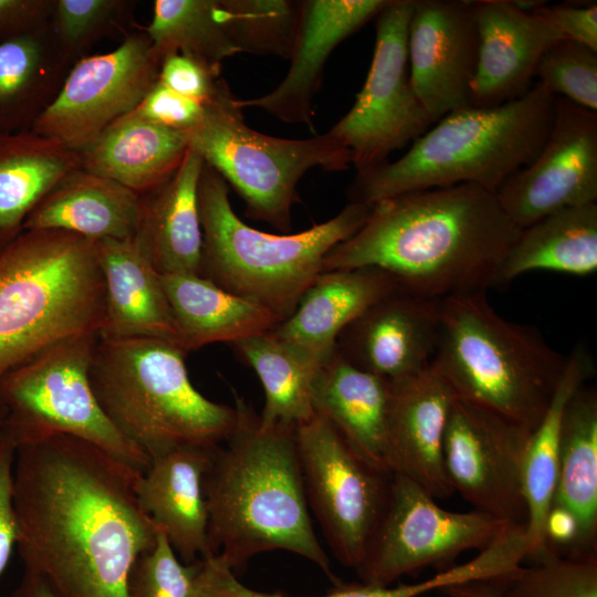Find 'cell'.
Returning <instances> with one entry per match:
<instances>
[{"mask_svg": "<svg viewBox=\"0 0 597 597\" xmlns=\"http://www.w3.org/2000/svg\"><path fill=\"white\" fill-rule=\"evenodd\" d=\"M158 81L202 105L214 102L230 91L221 77V70L179 53L166 55L161 60Z\"/></svg>", "mask_w": 597, "mask_h": 597, "instance_id": "cell-43", "label": "cell"}, {"mask_svg": "<svg viewBox=\"0 0 597 597\" xmlns=\"http://www.w3.org/2000/svg\"><path fill=\"white\" fill-rule=\"evenodd\" d=\"M310 511L335 558L356 569L386 511L391 474L367 462L323 415L295 426Z\"/></svg>", "mask_w": 597, "mask_h": 597, "instance_id": "cell-11", "label": "cell"}, {"mask_svg": "<svg viewBox=\"0 0 597 597\" xmlns=\"http://www.w3.org/2000/svg\"><path fill=\"white\" fill-rule=\"evenodd\" d=\"M567 363L530 325L502 317L486 292L449 296L430 368L455 398L490 409L533 431Z\"/></svg>", "mask_w": 597, "mask_h": 597, "instance_id": "cell-5", "label": "cell"}, {"mask_svg": "<svg viewBox=\"0 0 597 597\" xmlns=\"http://www.w3.org/2000/svg\"><path fill=\"white\" fill-rule=\"evenodd\" d=\"M199 597H290L281 593L261 591L245 586L234 572L216 556L197 561ZM313 597H387L384 586L366 583L338 584L329 593Z\"/></svg>", "mask_w": 597, "mask_h": 597, "instance_id": "cell-42", "label": "cell"}, {"mask_svg": "<svg viewBox=\"0 0 597 597\" xmlns=\"http://www.w3.org/2000/svg\"><path fill=\"white\" fill-rule=\"evenodd\" d=\"M512 525L476 510H446L418 483L394 473L386 511L355 570L362 583L390 586L427 567L449 568L460 554L486 548Z\"/></svg>", "mask_w": 597, "mask_h": 597, "instance_id": "cell-12", "label": "cell"}, {"mask_svg": "<svg viewBox=\"0 0 597 597\" xmlns=\"http://www.w3.org/2000/svg\"><path fill=\"white\" fill-rule=\"evenodd\" d=\"M73 65L50 25L0 42V133L31 130Z\"/></svg>", "mask_w": 597, "mask_h": 597, "instance_id": "cell-30", "label": "cell"}, {"mask_svg": "<svg viewBox=\"0 0 597 597\" xmlns=\"http://www.w3.org/2000/svg\"><path fill=\"white\" fill-rule=\"evenodd\" d=\"M197 561L184 563L158 530L155 543L135 562L127 597H199Z\"/></svg>", "mask_w": 597, "mask_h": 597, "instance_id": "cell-41", "label": "cell"}, {"mask_svg": "<svg viewBox=\"0 0 597 597\" xmlns=\"http://www.w3.org/2000/svg\"><path fill=\"white\" fill-rule=\"evenodd\" d=\"M186 353L146 337H98L91 366L93 392L114 427L149 459L178 448L211 450L231 433L235 407L191 384Z\"/></svg>", "mask_w": 597, "mask_h": 597, "instance_id": "cell-7", "label": "cell"}, {"mask_svg": "<svg viewBox=\"0 0 597 597\" xmlns=\"http://www.w3.org/2000/svg\"><path fill=\"white\" fill-rule=\"evenodd\" d=\"M105 287L100 337H146L179 346L178 329L160 274L136 234L95 241Z\"/></svg>", "mask_w": 597, "mask_h": 597, "instance_id": "cell-22", "label": "cell"}, {"mask_svg": "<svg viewBox=\"0 0 597 597\" xmlns=\"http://www.w3.org/2000/svg\"><path fill=\"white\" fill-rule=\"evenodd\" d=\"M555 101L535 82L524 96L509 103L453 111L397 160L356 174L347 189L348 202L375 205L407 192L461 184L496 193L544 146Z\"/></svg>", "mask_w": 597, "mask_h": 597, "instance_id": "cell-4", "label": "cell"}, {"mask_svg": "<svg viewBox=\"0 0 597 597\" xmlns=\"http://www.w3.org/2000/svg\"><path fill=\"white\" fill-rule=\"evenodd\" d=\"M593 371L590 355L583 345H577L567 356L565 370L546 412L531 433L524 464V494L527 507V558L533 561L548 549L545 522L558 474L563 412L572 395L586 384Z\"/></svg>", "mask_w": 597, "mask_h": 597, "instance_id": "cell-34", "label": "cell"}, {"mask_svg": "<svg viewBox=\"0 0 597 597\" xmlns=\"http://www.w3.org/2000/svg\"><path fill=\"white\" fill-rule=\"evenodd\" d=\"M302 1L218 0V14L239 53L289 60L296 39Z\"/></svg>", "mask_w": 597, "mask_h": 597, "instance_id": "cell-37", "label": "cell"}, {"mask_svg": "<svg viewBox=\"0 0 597 597\" xmlns=\"http://www.w3.org/2000/svg\"><path fill=\"white\" fill-rule=\"evenodd\" d=\"M535 77L555 97L597 112V52L559 39L542 55Z\"/></svg>", "mask_w": 597, "mask_h": 597, "instance_id": "cell-40", "label": "cell"}, {"mask_svg": "<svg viewBox=\"0 0 597 597\" xmlns=\"http://www.w3.org/2000/svg\"><path fill=\"white\" fill-rule=\"evenodd\" d=\"M6 409L4 407L0 404V433L2 432L3 430V426H4V421H6Z\"/></svg>", "mask_w": 597, "mask_h": 597, "instance_id": "cell-50", "label": "cell"}, {"mask_svg": "<svg viewBox=\"0 0 597 597\" xmlns=\"http://www.w3.org/2000/svg\"><path fill=\"white\" fill-rule=\"evenodd\" d=\"M440 593L446 597H501L495 578L452 585L440 590Z\"/></svg>", "mask_w": 597, "mask_h": 597, "instance_id": "cell-48", "label": "cell"}, {"mask_svg": "<svg viewBox=\"0 0 597 597\" xmlns=\"http://www.w3.org/2000/svg\"><path fill=\"white\" fill-rule=\"evenodd\" d=\"M156 56L179 53L221 70L239 53L218 14V0H156L150 22L143 27Z\"/></svg>", "mask_w": 597, "mask_h": 597, "instance_id": "cell-36", "label": "cell"}, {"mask_svg": "<svg viewBox=\"0 0 597 597\" xmlns=\"http://www.w3.org/2000/svg\"><path fill=\"white\" fill-rule=\"evenodd\" d=\"M556 30L563 39L597 52V4H547L533 12Z\"/></svg>", "mask_w": 597, "mask_h": 597, "instance_id": "cell-45", "label": "cell"}, {"mask_svg": "<svg viewBox=\"0 0 597 597\" xmlns=\"http://www.w3.org/2000/svg\"><path fill=\"white\" fill-rule=\"evenodd\" d=\"M11 597H55L48 585L39 577L23 573Z\"/></svg>", "mask_w": 597, "mask_h": 597, "instance_id": "cell-49", "label": "cell"}, {"mask_svg": "<svg viewBox=\"0 0 597 597\" xmlns=\"http://www.w3.org/2000/svg\"><path fill=\"white\" fill-rule=\"evenodd\" d=\"M142 474L67 434L17 447L12 500L24 573L55 597H127L130 570L158 533L139 501Z\"/></svg>", "mask_w": 597, "mask_h": 597, "instance_id": "cell-1", "label": "cell"}, {"mask_svg": "<svg viewBox=\"0 0 597 597\" xmlns=\"http://www.w3.org/2000/svg\"><path fill=\"white\" fill-rule=\"evenodd\" d=\"M237 100L229 91L205 105L187 133L189 149L240 195L249 218L287 233L301 178L313 168L347 170L350 153L328 132L303 139L261 134L244 123Z\"/></svg>", "mask_w": 597, "mask_h": 597, "instance_id": "cell-9", "label": "cell"}, {"mask_svg": "<svg viewBox=\"0 0 597 597\" xmlns=\"http://www.w3.org/2000/svg\"><path fill=\"white\" fill-rule=\"evenodd\" d=\"M495 195L519 229L563 208L596 203L597 112L556 97L544 146Z\"/></svg>", "mask_w": 597, "mask_h": 597, "instance_id": "cell-16", "label": "cell"}, {"mask_svg": "<svg viewBox=\"0 0 597 597\" xmlns=\"http://www.w3.org/2000/svg\"><path fill=\"white\" fill-rule=\"evenodd\" d=\"M402 289L390 274L375 268L321 272L294 312L271 332L326 363L339 334L368 307Z\"/></svg>", "mask_w": 597, "mask_h": 597, "instance_id": "cell-24", "label": "cell"}, {"mask_svg": "<svg viewBox=\"0 0 597 597\" xmlns=\"http://www.w3.org/2000/svg\"><path fill=\"white\" fill-rule=\"evenodd\" d=\"M54 0H0V42L49 24Z\"/></svg>", "mask_w": 597, "mask_h": 597, "instance_id": "cell-47", "label": "cell"}, {"mask_svg": "<svg viewBox=\"0 0 597 597\" xmlns=\"http://www.w3.org/2000/svg\"><path fill=\"white\" fill-rule=\"evenodd\" d=\"M412 2L389 0L375 18L376 42L365 83L348 113L328 130L349 150L357 174L383 165L434 124L410 82Z\"/></svg>", "mask_w": 597, "mask_h": 597, "instance_id": "cell-13", "label": "cell"}, {"mask_svg": "<svg viewBox=\"0 0 597 597\" xmlns=\"http://www.w3.org/2000/svg\"><path fill=\"white\" fill-rule=\"evenodd\" d=\"M202 166L201 157L189 149L170 179L144 196V216L137 235L159 274L201 276L198 184Z\"/></svg>", "mask_w": 597, "mask_h": 597, "instance_id": "cell-28", "label": "cell"}, {"mask_svg": "<svg viewBox=\"0 0 597 597\" xmlns=\"http://www.w3.org/2000/svg\"><path fill=\"white\" fill-rule=\"evenodd\" d=\"M534 271L587 276L597 271V205L567 207L520 230L494 280Z\"/></svg>", "mask_w": 597, "mask_h": 597, "instance_id": "cell-33", "label": "cell"}, {"mask_svg": "<svg viewBox=\"0 0 597 597\" xmlns=\"http://www.w3.org/2000/svg\"><path fill=\"white\" fill-rule=\"evenodd\" d=\"M479 34L474 107H494L524 96L535 84L543 53L563 39L547 22L512 0H472Z\"/></svg>", "mask_w": 597, "mask_h": 597, "instance_id": "cell-20", "label": "cell"}, {"mask_svg": "<svg viewBox=\"0 0 597 597\" xmlns=\"http://www.w3.org/2000/svg\"><path fill=\"white\" fill-rule=\"evenodd\" d=\"M136 1L54 0L50 29L64 56L73 65L106 38L121 39L139 24L134 20Z\"/></svg>", "mask_w": 597, "mask_h": 597, "instance_id": "cell-38", "label": "cell"}, {"mask_svg": "<svg viewBox=\"0 0 597 597\" xmlns=\"http://www.w3.org/2000/svg\"><path fill=\"white\" fill-rule=\"evenodd\" d=\"M533 562L495 578L501 597H597V552L564 555L549 547Z\"/></svg>", "mask_w": 597, "mask_h": 597, "instance_id": "cell-39", "label": "cell"}, {"mask_svg": "<svg viewBox=\"0 0 597 597\" xmlns=\"http://www.w3.org/2000/svg\"><path fill=\"white\" fill-rule=\"evenodd\" d=\"M478 52L472 0H413L408 27L409 75L433 123L471 106Z\"/></svg>", "mask_w": 597, "mask_h": 597, "instance_id": "cell-17", "label": "cell"}, {"mask_svg": "<svg viewBox=\"0 0 597 597\" xmlns=\"http://www.w3.org/2000/svg\"><path fill=\"white\" fill-rule=\"evenodd\" d=\"M390 398V380L353 365L336 349L312 388L314 411L326 417L367 462L388 474Z\"/></svg>", "mask_w": 597, "mask_h": 597, "instance_id": "cell-26", "label": "cell"}, {"mask_svg": "<svg viewBox=\"0 0 597 597\" xmlns=\"http://www.w3.org/2000/svg\"><path fill=\"white\" fill-rule=\"evenodd\" d=\"M81 167L80 153L32 130L0 133V248L23 232L41 199Z\"/></svg>", "mask_w": 597, "mask_h": 597, "instance_id": "cell-32", "label": "cell"}, {"mask_svg": "<svg viewBox=\"0 0 597 597\" xmlns=\"http://www.w3.org/2000/svg\"><path fill=\"white\" fill-rule=\"evenodd\" d=\"M212 450L186 447L151 458L138 485L142 506L186 564L211 555L203 478Z\"/></svg>", "mask_w": 597, "mask_h": 597, "instance_id": "cell-23", "label": "cell"}, {"mask_svg": "<svg viewBox=\"0 0 597 597\" xmlns=\"http://www.w3.org/2000/svg\"><path fill=\"white\" fill-rule=\"evenodd\" d=\"M520 230L476 185L407 192L373 205L363 227L324 258L323 271L379 269L432 300L485 291Z\"/></svg>", "mask_w": 597, "mask_h": 597, "instance_id": "cell-2", "label": "cell"}, {"mask_svg": "<svg viewBox=\"0 0 597 597\" xmlns=\"http://www.w3.org/2000/svg\"><path fill=\"white\" fill-rule=\"evenodd\" d=\"M98 337L88 333L63 339L1 377L3 432L15 447L72 436L144 472L149 457L114 427L93 392L90 366Z\"/></svg>", "mask_w": 597, "mask_h": 597, "instance_id": "cell-10", "label": "cell"}, {"mask_svg": "<svg viewBox=\"0 0 597 597\" xmlns=\"http://www.w3.org/2000/svg\"><path fill=\"white\" fill-rule=\"evenodd\" d=\"M551 506L568 511L577 522L574 555L597 552V391L586 384L572 395L563 412Z\"/></svg>", "mask_w": 597, "mask_h": 597, "instance_id": "cell-31", "label": "cell"}, {"mask_svg": "<svg viewBox=\"0 0 597 597\" xmlns=\"http://www.w3.org/2000/svg\"><path fill=\"white\" fill-rule=\"evenodd\" d=\"M532 431L490 409L454 398L444 431V468L474 510L526 524L524 464Z\"/></svg>", "mask_w": 597, "mask_h": 597, "instance_id": "cell-15", "label": "cell"}, {"mask_svg": "<svg viewBox=\"0 0 597 597\" xmlns=\"http://www.w3.org/2000/svg\"><path fill=\"white\" fill-rule=\"evenodd\" d=\"M387 462L434 499H448L451 486L443 459V439L451 405L449 386L430 368L390 380Z\"/></svg>", "mask_w": 597, "mask_h": 597, "instance_id": "cell-21", "label": "cell"}, {"mask_svg": "<svg viewBox=\"0 0 597 597\" xmlns=\"http://www.w3.org/2000/svg\"><path fill=\"white\" fill-rule=\"evenodd\" d=\"M441 302L399 289L353 321L339 334L336 352L388 380L418 374L430 366L436 349Z\"/></svg>", "mask_w": 597, "mask_h": 597, "instance_id": "cell-18", "label": "cell"}, {"mask_svg": "<svg viewBox=\"0 0 597 597\" xmlns=\"http://www.w3.org/2000/svg\"><path fill=\"white\" fill-rule=\"evenodd\" d=\"M15 448L10 437L2 430L0 433V576L17 547V521L12 500Z\"/></svg>", "mask_w": 597, "mask_h": 597, "instance_id": "cell-46", "label": "cell"}, {"mask_svg": "<svg viewBox=\"0 0 597 597\" xmlns=\"http://www.w3.org/2000/svg\"><path fill=\"white\" fill-rule=\"evenodd\" d=\"M234 407V428L203 478L210 554L235 573L261 553L286 551L341 584L314 531L295 427L263 426L238 397Z\"/></svg>", "mask_w": 597, "mask_h": 597, "instance_id": "cell-3", "label": "cell"}, {"mask_svg": "<svg viewBox=\"0 0 597 597\" xmlns=\"http://www.w3.org/2000/svg\"><path fill=\"white\" fill-rule=\"evenodd\" d=\"M188 150L186 132L147 122L129 112L80 151L81 168L145 196L170 179Z\"/></svg>", "mask_w": 597, "mask_h": 597, "instance_id": "cell-27", "label": "cell"}, {"mask_svg": "<svg viewBox=\"0 0 597 597\" xmlns=\"http://www.w3.org/2000/svg\"><path fill=\"white\" fill-rule=\"evenodd\" d=\"M160 63L139 25L115 50L74 63L31 130L78 153L86 149L140 103L157 82Z\"/></svg>", "mask_w": 597, "mask_h": 597, "instance_id": "cell-14", "label": "cell"}, {"mask_svg": "<svg viewBox=\"0 0 597 597\" xmlns=\"http://www.w3.org/2000/svg\"><path fill=\"white\" fill-rule=\"evenodd\" d=\"M144 196L83 168L64 176L27 218L25 230H61L93 241L139 231Z\"/></svg>", "mask_w": 597, "mask_h": 597, "instance_id": "cell-25", "label": "cell"}, {"mask_svg": "<svg viewBox=\"0 0 597 597\" xmlns=\"http://www.w3.org/2000/svg\"><path fill=\"white\" fill-rule=\"evenodd\" d=\"M104 313L95 241L25 230L0 248V378L55 343L100 334Z\"/></svg>", "mask_w": 597, "mask_h": 597, "instance_id": "cell-6", "label": "cell"}, {"mask_svg": "<svg viewBox=\"0 0 597 597\" xmlns=\"http://www.w3.org/2000/svg\"><path fill=\"white\" fill-rule=\"evenodd\" d=\"M371 208L348 202L335 217L302 232L268 233L234 213L228 184L203 163L198 184L201 276L284 321L323 272L326 254L363 227Z\"/></svg>", "mask_w": 597, "mask_h": 597, "instance_id": "cell-8", "label": "cell"}, {"mask_svg": "<svg viewBox=\"0 0 597 597\" xmlns=\"http://www.w3.org/2000/svg\"><path fill=\"white\" fill-rule=\"evenodd\" d=\"M130 113L147 122L188 133L201 121L205 105L171 91L157 80Z\"/></svg>", "mask_w": 597, "mask_h": 597, "instance_id": "cell-44", "label": "cell"}, {"mask_svg": "<svg viewBox=\"0 0 597 597\" xmlns=\"http://www.w3.org/2000/svg\"><path fill=\"white\" fill-rule=\"evenodd\" d=\"M389 0H302L290 67L270 93L237 100L239 108H261L290 124L312 127V102L325 64L336 46L358 31L388 4Z\"/></svg>", "mask_w": 597, "mask_h": 597, "instance_id": "cell-19", "label": "cell"}, {"mask_svg": "<svg viewBox=\"0 0 597 597\" xmlns=\"http://www.w3.org/2000/svg\"><path fill=\"white\" fill-rule=\"evenodd\" d=\"M258 375L264 390L263 426L295 427L314 413L312 388L325 364L271 331L231 344Z\"/></svg>", "mask_w": 597, "mask_h": 597, "instance_id": "cell-35", "label": "cell"}, {"mask_svg": "<svg viewBox=\"0 0 597 597\" xmlns=\"http://www.w3.org/2000/svg\"><path fill=\"white\" fill-rule=\"evenodd\" d=\"M187 354L213 343H234L275 328L283 318L195 274H160Z\"/></svg>", "mask_w": 597, "mask_h": 597, "instance_id": "cell-29", "label": "cell"}]
</instances>
